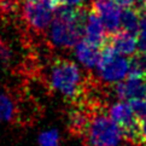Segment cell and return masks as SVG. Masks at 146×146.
Wrapping results in <instances>:
<instances>
[{
    "mask_svg": "<svg viewBox=\"0 0 146 146\" xmlns=\"http://www.w3.org/2000/svg\"><path fill=\"white\" fill-rule=\"evenodd\" d=\"M86 11L81 9L60 6L47 28L50 44L59 50H70L82 36V19Z\"/></svg>",
    "mask_w": 146,
    "mask_h": 146,
    "instance_id": "1",
    "label": "cell"
},
{
    "mask_svg": "<svg viewBox=\"0 0 146 146\" xmlns=\"http://www.w3.org/2000/svg\"><path fill=\"white\" fill-rule=\"evenodd\" d=\"M50 87L68 99L79 97L85 87V75L75 62L59 59L52 64L48 72Z\"/></svg>",
    "mask_w": 146,
    "mask_h": 146,
    "instance_id": "2",
    "label": "cell"
},
{
    "mask_svg": "<svg viewBox=\"0 0 146 146\" xmlns=\"http://www.w3.org/2000/svg\"><path fill=\"white\" fill-rule=\"evenodd\" d=\"M85 134L88 146H118L123 139L119 127L105 113L90 117Z\"/></svg>",
    "mask_w": 146,
    "mask_h": 146,
    "instance_id": "3",
    "label": "cell"
},
{
    "mask_svg": "<svg viewBox=\"0 0 146 146\" xmlns=\"http://www.w3.org/2000/svg\"><path fill=\"white\" fill-rule=\"evenodd\" d=\"M98 79L108 85H116L129 75L128 57L118 54L110 46L102 51L100 60L96 68Z\"/></svg>",
    "mask_w": 146,
    "mask_h": 146,
    "instance_id": "4",
    "label": "cell"
},
{
    "mask_svg": "<svg viewBox=\"0 0 146 146\" xmlns=\"http://www.w3.org/2000/svg\"><path fill=\"white\" fill-rule=\"evenodd\" d=\"M57 5L58 0H24L22 17L30 29L45 32L53 19Z\"/></svg>",
    "mask_w": 146,
    "mask_h": 146,
    "instance_id": "5",
    "label": "cell"
},
{
    "mask_svg": "<svg viewBox=\"0 0 146 146\" xmlns=\"http://www.w3.org/2000/svg\"><path fill=\"white\" fill-rule=\"evenodd\" d=\"M109 117L117 124L122 132V137L132 144H143V138L139 129V119L130 108L128 100H119L110 105Z\"/></svg>",
    "mask_w": 146,
    "mask_h": 146,
    "instance_id": "6",
    "label": "cell"
},
{
    "mask_svg": "<svg viewBox=\"0 0 146 146\" xmlns=\"http://www.w3.org/2000/svg\"><path fill=\"white\" fill-rule=\"evenodd\" d=\"M92 7L108 33L113 34L121 29L122 7L115 0H93Z\"/></svg>",
    "mask_w": 146,
    "mask_h": 146,
    "instance_id": "7",
    "label": "cell"
},
{
    "mask_svg": "<svg viewBox=\"0 0 146 146\" xmlns=\"http://www.w3.org/2000/svg\"><path fill=\"white\" fill-rule=\"evenodd\" d=\"M115 94L121 100H130L135 98H146V79L145 76L128 75L126 79L117 82Z\"/></svg>",
    "mask_w": 146,
    "mask_h": 146,
    "instance_id": "8",
    "label": "cell"
},
{
    "mask_svg": "<svg viewBox=\"0 0 146 146\" xmlns=\"http://www.w3.org/2000/svg\"><path fill=\"white\" fill-rule=\"evenodd\" d=\"M72 53H74L76 62L82 68L87 70H93L97 68L99 60H100L102 51L99 46L88 42L85 39H80L72 47Z\"/></svg>",
    "mask_w": 146,
    "mask_h": 146,
    "instance_id": "9",
    "label": "cell"
},
{
    "mask_svg": "<svg viewBox=\"0 0 146 146\" xmlns=\"http://www.w3.org/2000/svg\"><path fill=\"white\" fill-rule=\"evenodd\" d=\"M82 35L88 42L100 46L106 41V30L94 12H86L82 19Z\"/></svg>",
    "mask_w": 146,
    "mask_h": 146,
    "instance_id": "10",
    "label": "cell"
},
{
    "mask_svg": "<svg viewBox=\"0 0 146 146\" xmlns=\"http://www.w3.org/2000/svg\"><path fill=\"white\" fill-rule=\"evenodd\" d=\"M109 46L118 54H122L124 57L133 56L138 51L137 36L133 33H128L124 30L123 32H116L113 33L111 44Z\"/></svg>",
    "mask_w": 146,
    "mask_h": 146,
    "instance_id": "11",
    "label": "cell"
},
{
    "mask_svg": "<svg viewBox=\"0 0 146 146\" xmlns=\"http://www.w3.org/2000/svg\"><path fill=\"white\" fill-rule=\"evenodd\" d=\"M140 13L134 7H124L121 13V29L124 32L137 34Z\"/></svg>",
    "mask_w": 146,
    "mask_h": 146,
    "instance_id": "12",
    "label": "cell"
},
{
    "mask_svg": "<svg viewBox=\"0 0 146 146\" xmlns=\"http://www.w3.org/2000/svg\"><path fill=\"white\" fill-rule=\"evenodd\" d=\"M16 117V104L7 93L0 92V122H11Z\"/></svg>",
    "mask_w": 146,
    "mask_h": 146,
    "instance_id": "13",
    "label": "cell"
},
{
    "mask_svg": "<svg viewBox=\"0 0 146 146\" xmlns=\"http://www.w3.org/2000/svg\"><path fill=\"white\" fill-rule=\"evenodd\" d=\"M88 121H90V116L85 111L75 110L70 113L69 126L75 133H85Z\"/></svg>",
    "mask_w": 146,
    "mask_h": 146,
    "instance_id": "14",
    "label": "cell"
},
{
    "mask_svg": "<svg viewBox=\"0 0 146 146\" xmlns=\"http://www.w3.org/2000/svg\"><path fill=\"white\" fill-rule=\"evenodd\" d=\"M129 75L146 76V52L134 53L129 59Z\"/></svg>",
    "mask_w": 146,
    "mask_h": 146,
    "instance_id": "15",
    "label": "cell"
},
{
    "mask_svg": "<svg viewBox=\"0 0 146 146\" xmlns=\"http://www.w3.org/2000/svg\"><path fill=\"white\" fill-rule=\"evenodd\" d=\"M38 146H60V137L57 129H47L40 133Z\"/></svg>",
    "mask_w": 146,
    "mask_h": 146,
    "instance_id": "16",
    "label": "cell"
},
{
    "mask_svg": "<svg viewBox=\"0 0 146 146\" xmlns=\"http://www.w3.org/2000/svg\"><path fill=\"white\" fill-rule=\"evenodd\" d=\"M13 59V52L10 44L0 38V66L7 68Z\"/></svg>",
    "mask_w": 146,
    "mask_h": 146,
    "instance_id": "17",
    "label": "cell"
},
{
    "mask_svg": "<svg viewBox=\"0 0 146 146\" xmlns=\"http://www.w3.org/2000/svg\"><path fill=\"white\" fill-rule=\"evenodd\" d=\"M135 36H137L138 50L140 52H146V12L140 15L139 27Z\"/></svg>",
    "mask_w": 146,
    "mask_h": 146,
    "instance_id": "18",
    "label": "cell"
},
{
    "mask_svg": "<svg viewBox=\"0 0 146 146\" xmlns=\"http://www.w3.org/2000/svg\"><path fill=\"white\" fill-rule=\"evenodd\" d=\"M130 108L139 121L146 118V98H135L128 100Z\"/></svg>",
    "mask_w": 146,
    "mask_h": 146,
    "instance_id": "19",
    "label": "cell"
},
{
    "mask_svg": "<svg viewBox=\"0 0 146 146\" xmlns=\"http://www.w3.org/2000/svg\"><path fill=\"white\" fill-rule=\"evenodd\" d=\"M86 1H87V0H58V4H60L62 6L80 9Z\"/></svg>",
    "mask_w": 146,
    "mask_h": 146,
    "instance_id": "20",
    "label": "cell"
},
{
    "mask_svg": "<svg viewBox=\"0 0 146 146\" xmlns=\"http://www.w3.org/2000/svg\"><path fill=\"white\" fill-rule=\"evenodd\" d=\"M121 7H134L141 3V0H115Z\"/></svg>",
    "mask_w": 146,
    "mask_h": 146,
    "instance_id": "21",
    "label": "cell"
},
{
    "mask_svg": "<svg viewBox=\"0 0 146 146\" xmlns=\"http://www.w3.org/2000/svg\"><path fill=\"white\" fill-rule=\"evenodd\" d=\"M139 129H140V134H141L143 141L146 143V118L139 121Z\"/></svg>",
    "mask_w": 146,
    "mask_h": 146,
    "instance_id": "22",
    "label": "cell"
},
{
    "mask_svg": "<svg viewBox=\"0 0 146 146\" xmlns=\"http://www.w3.org/2000/svg\"><path fill=\"white\" fill-rule=\"evenodd\" d=\"M141 4H143V6L145 7V10H146V0H141Z\"/></svg>",
    "mask_w": 146,
    "mask_h": 146,
    "instance_id": "23",
    "label": "cell"
}]
</instances>
